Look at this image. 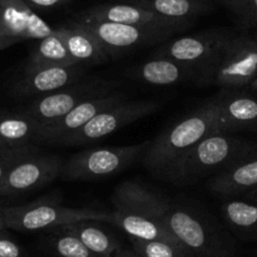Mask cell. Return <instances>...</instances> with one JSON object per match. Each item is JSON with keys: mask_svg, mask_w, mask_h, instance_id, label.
Masks as SVG:
<instances>
[{"mask_svg": "<svg viewBox=\"0 0 257 257\" xmlns=\"http://www.w3.org/2000/svg\"><path fill=\"white\" fill-rule=\"evenodd\" d=\"M173 237L196 257H235L232 236L210 212L191 201L168 198L162 218Z\"/></svg>", "mask_w": 257, "mask_h": 257, "instance_id": "obj_1", "label": "cell"}, {"mask_svg": "<svg viewBox=\"0 0 257 257\" xmlns=\"http://www.w3.org/2000/svg\"><path fill=\"white\" fill-rule=\"evenodd\" d=\"M255 152V143L228 133H215L197 143L162 178L176 186L192 185L228 170Z\"/></svg>", "mask_w": 257, "mask_h": 257, "instance_id": "obj_2", "label": "cell"}, {"mask_svg": "<svg viewBox=\"0 0 257 257\" xmlns=\"http://www.w3.org/2000/svg\"><path fill=\"white\" fill-rule=\"evenodd\" d=\"M215 133L222 132L218 130L215 109L207 100L151 141L141 160L150 172L163 177L197 143Z\"/></svg>", "mask_w": 257, "mask_h": 257, "instance_id": "obj_3", "label": "cell"}, {"mask_svg": "<svg viewBox=\"0 0 257 257\" xmlns=\"http://www.w3.org/2000/svg\"><path fill=\"white\" fill-rule=\"evenodd\" d=\"M257 79V39L253 35H227L217 52L201 70L196 84L222 89L251 85Z\"/></svg>", "mask_w": 257, "mask_h": 257, "instance_id": "obj_4", "label": "cell"}, {"mask_svg": "<svg viewBox=\"0 0 257 257\" xmlns=\"http://www.w3.org/2000/svg\"><path fill=\"white\" fill-rule=\"evenodd\" d=\"M7 228L20 232L57 230L80 221L112 222V211L93 207H65L53 197L22 206L0 208Z\"/></svg>", "mask_w": 257, "mask_h": 257, "instance_id": "obj_5", "label": "cell"}, {"mask_svg": "<svg viewBox=\"0 0 257 257\" xmlns=\"http://www.w3.org/2000/svg\"><path fill=\"white\" fill-rule=\"evenodd\" d=\"M151 141L132 146H112L85 150L70 156L63 165L64 181H100L123 172L145 155Z\"/></svg>", "mask_w": 257, "mask_h": 257, "instance_id": "obj_6", "label": "cell"}, {"mask_svg": "<svg viewBox=\"0 0 257 257\" xmlns=\"http://www.w3.org/2000/svg\"><path fill=\"white\" fill-rule=\"evenodd\" d=\"M160 103L153 100H123L95 115L77 132L60 140V146H84L104 140L125 125L157 112Z\"/></svg>", "mask_w": 257, "mask_h": 257, "instance_id": "obj_7", "label": "cell"}, {"mask_svg": "<svg viewBox=\"0 0 257 257\" xmlns=\"http://www.w3.org/2000/svg\"><path fill=\"white\" fill-rule=\"evenodd\" d=\"M64 161L60 156L35 148L17 161L0 183V197L25 195L60 177Z\"/></svg>", "mask_w": 257, "mask_h": 257, "instance_id": "obj_8", "label": "cell"}, {"mask_svg": "<svg viewBox=\"0 0 257 257\" xmlns=\"http://www.w3.org/2000/svg\"><path fill=\"white\" fill-rule=\"evenodd\" d=\"M118 83L103 79H88L38 97L23 110L43 125V128L57 122L74 109L78 104L89 98L107 92H113Z\"/></svg>", "mask_w": 257, "mask_h": 257, "instance_id": "obj_9", "label": "cell"}, {"mask_svg": "<svg viewBox=\"0 0 257 257\" xmlns=\"http://www.w3.org/2000/svg\"><path fill=\"white\" fill-rule=\"evenodd\" d=\"M87 28L102 44L109 58L118 57L131 50L145 47H153L167 42L176 32L157 28L136 27L118 23L94 22V20H75Z\"/></svg>", "mask_w": 257, "mask_h": 257, "instance_id": "obj_10", "label": "cell"}, {"mask_svg": "<svg viewBox=\"0 0 257 257\" xmlns=\"http://www.w3.org/2000/svg\"><path fill=\"white\" fill-rule=\"evenodd\" d=\"M230 34L223 29H210L191 35H183L162 43L152 57L168 58L201 70L208 64L215 53Z\"/></svg>", "mask_w": 257, "mask_h": 257, "instance_id": "obj_11", "label": "cell"}, {"mask_svg": "<svg viewBox=\"0 0 257 257\" xmlns=\"http://www.w3.org/2000/svg\"><path fill=\"white\" fill-rule=\"evenodd\" d=\"M74 20H94V22L118 23V24L136 25V27L157 28L181 33L190 28L193 22L173 20L163 18L151 10L131 3L99 4L78 13Z\"/></svg>", "mask_w": 257, "mask_h": 257, "instance_id": "obj_12", "label": "cell"}, {"mask_svg": "<svg viewBox=\"0 0 257 257\" xmlns=\"http://www.w3.org/2000/svg\"><path fill=\"white\" fill-rule=\"evenodd\" d=\"M84 65H45L25 67L24 73L13 88L18 97H42L84 80Z\"/></svg>", "mask_w": 257, "mask_h": 257, "instance_id": "obj_13", "label": "cell"}, {"mask_svg": "<svg viewBox=\"0 0 257 257\" xmlns=\"http://www.w3.org/2000/svg\"><path fill=\"white\" fill-rule=\"evenodd\" d=\"M123 100H127V98L118 90L103 93V94L89 98L78 104L74 109L70 110L68 114L58 119L57 122L43 128L39 138H38V143L57 145L60 140L84 127L89 120H92L100 112L123 102Z\"/></svg>", "mask_w": 257, "mask_h": 257, "instance_id": "obj_14", "label": "cell"}, {"mask_svg": "<svg viewBox=\"0 0 257 257\" xmlns=\"http://www.w3.org/2000/svg\"><path fill=\"white\" fill-rule=\"evenodd\" d=\"M0 29L14 43L40 40L55 32L24 0H0Z\"/></svg>", "mask_w": 257, "mask_h": 257, "instance_id": "obj_15", "label": "cell"}, {"mask_svg": "<svg viewBox=\"0 0 257 257\" xmlns=\"http://www.w3.org/2000/svg\"><path fill=\"white\" fill-rule=\"evenodd\" d=\"M220 132L257 131V98L223 92L210 98Z\"/></svg>", "mask_w": 257, "mask_h": 257, "instance_id": "obj_16", "label": "cell"}, {"mask_svg": "<svg viewBox=\"0 0 257 257\" xmlns=\"http://www.w3.org/2000/svg\"><path fill=\"white\" fill-rule=\"evenodd\" d=\"M128 77L137 82L153 85H173L197 82L200 70L168 58L152 57L145 63L130 68Z\"/></svg>", "mask_w": 257, "mask_h": 257, "instance_id": "obj_17", "label": "cell"}, {"mask_svg": "<svg viewBox=\"0 0 257 257\" xmlns=\"http://www.w3.org/2000/svg\"><path fill=\"white\" fill-rule=\"evenodd\" d=\"M55 29L64 40L68 52L77 64L88 68L103 64L110 59L97 38L80 23L72 20Z\"/></svg>", "mask_w": 257, "mask_h": 257, "instance_id": "obj_18", "label": "cell"}, {"mask_svg": "<svg viewBox=\"0 0 257 257\" xmlns=\"http://www.w3.org/2000/svg\"><path fill=\"white\" fill-rule=\"evenodd\" d=\"M208 191L222 197L242 196L257 187V152L238 161L228 170L208 178Z\"/></svg>", "mask_w": 257, "mask_h": 257, "instance_id": "obj_19", "label": "cell"}, {"mask_svg": "<svg viewBox=\"0 0 257 257\" xmlns=\"http://www.w3.org/2000/svg\"><path fill=\"white\" fill-rule=\"evenodd\" d=\"M110 223L124 232L128 238L140 241H167L181 245L162 222L145 216L113 210Z\"/></svg>", "mask_w": 257, "mask_h": 257, "instance_id": "obj_20", "label": "cell"}, {"mask_svg": "<svg viewBox=\"0 0 257 257\" xmlns=\"http://www.w3.org/2000/svg\"><path fill=\"white\" fill-rule=\"evenodd\" d=\"M43 125L29 114L0 113V140L10 148L32 146L38 142Z\"/></svg>", "mask_w": 257, "mask_h": 257, "instance_id": "obj_21", "label": "cell"}, {"mask_svg": "<svg viewBox=\"0 0 257 257\" xmlns=\"http://www.w3.org/2000/svg\"><path fill=\"white\" fill-rule=\"evenodd\" d=\"M60 228L77 236L98 257H113L122 250L119 240L102 227L99 221H80Z\"/></svg>", "mask_w": 257, "mask_h": 257, "instance_id": "obj_22", "label": "cell"}, {"mask_svg": "<svg viewBox=\"0 0 257 257\" xmlns=\"http://www.w3.org/2000/svg\"><path fill=\"white\" fill-rule=\"evenodd\" d=\"M223 221L231 232L245 240L257 238V205L240 198H226L221 206Z\"/></svg>", "mask_w": 257, "mask_h": 257, "instance_id": "obj_23", "label": "cell"}, {"mask_svg": "<svg viewBox=\"0 0 257 257\" xmlns=\"http://www.w3.org/2000/svg\"><path fill=\"white\" fill-rule=\"evenodd\" d=\"M151 10L163 18L173 20H190L206 14L212 9L210 0H124Z\"/></svg>", "mask_w": 257, "mask_h": 257, "instance_id": "obj_24", "label": "cell"}, {"mask_svg": "<svg viewBox=\"0 0 257 257\" xmlns=\"http://www.w3.org/2000/svg\"><path fill=\"white\" fill-rule=\"evenodd\" d=\"M45 65H77L68 52L64 40L58 34L57 29L49 37L38 40L27 63V67Z\"/></svg>", "mask_w": 257, "mask_h": 257, "instance_id": "obj_25", "label": "cell"}, {"mask_svg": "<svg viewBox=\"0 0 257 257\" xmlns=\"http://www.w3.org/2000/svg\"><path fill=\"white\" fill-rule=\"evenodd\" d=\"M132 248L142 257H196L182 245L167 241H140L130 238Z\"/></svg>", "mask_w": 257, "mask_h": 257, "instance_id": "obj_26", "label": "cell"}, {"mask_svg": "<svg viewBox=\"0 0 257 257\" xmlns=\"http://www.w3.org/2000/svg\"><path fill=\"white\" fill-rule=\"evenodd\" d=\"M50 245L53 251L60 257H98L77 236L63 228L53 230Z\"/></svg>", "mask_w": 257, "mask_h": 257, "instance_id": "obj_27", "label": "cell"}, {"mask_svg": "<svg viewBox=\"0 0 257 257\" xmlns=\"http://www.w3.org/2000/svg\"><path fill=\"white\" fill-rule=\"evenodd\" d=\"M242 28H257V0H223Z\"/></svg>", "mask_w": 257, "mask_h": 257, "instance_id": "obj_28", "label": "cell"}, {"mask_svg": "<svg viewBox=\"0 0 257 257\" xmlns=\"http://www.w3.org/2000/svg\"><path fill=\"white\" fill-rule=\"evenodd\" d=\"M35 146H24V147H18V148H10L7 152L2 153L0 155V183L4 180L7 173L9 172L10 168L13 167L15 162H17L19 158H22L23 156H25L27 153L32 152L35 150Z\"/></svg>", "mask_w": 257, "mask_h": 257, "instance_id": "obj_29", "label": "cell"}, {"mask_svg": "<svg viewBox=\"0 0 257 257\" xmlns=\"http://www.w3.org/2000/svg\"><path fill=\"white\" fill-rule=\"evenodd\" d=\"M23 250L17 242L0 232V257H22Z\"/></svg>", "mask_w": 257, "mask_h": 257, "instance_id": "obj_30", "label": "cell"}, {"mask_svg": "<svg viewBox=\"0 0 257 257\" xmlns=\"http://www.w3.org/2000/svg\"><path fill=\"white\" fill-rule=\"evenodd\" d=\"M30 8L35 9H53L65 4L69 0H24Z\"/></svg>", "mask_w": 257, "mask_h": 257, "instance_id": "obj_31", "label": "cell"}, {"mask_svg": "<svg viewBox=\"0 0 257 257\" xmlns=\"http://www.w3.org/2000/svg\"><path fill=\"white\" fill-rule=\"evenodd\" d=\"M14 44L15 43L13 42V40L10 39V38L8 37V35L5 34L2 29H0V52L4 49H7V48L12 47V45H14Z\"/></svg>", "mask_w": 257, "mask_h": 257, "instance_id": "obj_32", "label": "cell"}, {"mask_svg": "<svg viewBox=\"0 0 257 257\" xmlns=\"http://www.w3.org/2000/svg\"><path fill=\"white\" fill-rule=\"evenodd\" d=\"M113 257H142L141 255H138L135 250H128V248H122L119 252L115 253Z\"/></svg>", "mask_w": 257, "mask_h": 257, "instance_id": "obj_33", "label": "cell"}, {"mask_svg": "<svg viewBox=\"0 0 257 257\" xmlns=\"http://www.w3.org/2000/svg\"><path fill=\"white\" fill-rule=\"evenodd\" d=\"M242 197L245 198L246 201H250V202L256 203L257 205V187L253 188V190L248 191V192H246L245 195H242Z\"/></svg>", "mask_w": 257, "mask_h": 257, "instance_id": "obj_34", "label": "cell"}, {"mask_svg": "<svg viewBox=\"0 0 257 257\" xmlns=\"http://www.w3.org/2000/svg\"><path fill=\"white\" fill-rule=\"evenodd\" d=\"M8 150H10V147H8V146L5 145V143L3 142L2 140H0V155H2V153H4V152H7Z\"/></svg>", "mask_w": 257, "mask_h": 257, "instance_id": "obj_35", "label": "cell"}, {"mask_svg": "<svg viewBox=\"0 0 257 257\" xmlns=\"http://www.w3.org/2000/svg\"><path fill=\"white\" fill-rule=\"evenodd\" d=\"M5 228H7V226H5L4 218H3V215H2V212H0V232H2L3 230H5Z\"/></svg>", "mask_w": 257, "mask_h": 257, "instance_id": "obj_36", "label": "cell"}, {"mask_svg": "<svg viewBox=\"0 0 257 257\" xmlns=\"http://www.w3.org/2000/svg\"><path fill=\"white\" fill-rule=\"evenodd\" d=\"M251 88H252V89L257 90V79H255V82H253L252 84H251Z\"/></svg>", "mask_w": 257, "mask_h": 257, "instance_id": "obj_37", "label": "cell"}, {"mask_svg": "<svg viewBox=\"0 0 257 257\" xmlns=\"http://www.w3.org/2000/svg\"><path fill=\"white\" fill-rule=\"evenodd\" d=\"M252 255H253V256H255V257H257V250H255V251H253V252H252Z\"/></svg>", "mask_w": 257, "mask_h": 257, "instance_id": "obj_38", "label": "cell"}, {"mask_svg": "<svg viewBox=\"0 0 257 257\" xmlns=\"http://www.w3.org/2000/svg\"><path fill=\"white\" fill-rule=\"evenodd\" d=\"M255 37H256V39H257V32L255 33Z\"/></svg>", "mask_w": 257, "mask_h": 257, "instance_id": "obj_39", "label": "cell"}]
</instances>
